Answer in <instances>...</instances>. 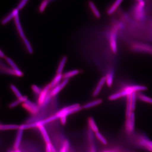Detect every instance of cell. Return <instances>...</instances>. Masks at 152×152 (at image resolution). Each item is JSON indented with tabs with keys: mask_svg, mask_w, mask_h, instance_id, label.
I'll return each mask as SVG.
<instances>
[{
	"mask_svg": "<svg viewBox=\"0 0 152 152\" xmlns=\"http://www.w3.org/2000/svg\"><path fill=\"white\" fill-rule=\"evenodd\" d=\"M15 152H21L20 150L19 149L15 150Z\"/></svg>",
	"mask_w": 152,
	"mask_h": 152,
	"instance_id": "7bdbcfd3",
	"label": "cell"
},
{
	"mask_svg": "<svg viewBox=\"0 0 152 152\" xmlns=\"http://www.w3.org/2000/svg\"><path fill=\"white\" fill-rule=\"evenodd\" d=\"M19 10L18 8L14 9L11 12V13L9 14L6 18L3 19L1 21V24L2 25L7 24L12 19L15 18V17L17 15H19Z\"/></svg>",
	"mask_w": 152,
	"mask_h": 152,
	"instance_id": "4fadbf2b",
	"label": "cell"
},
{
	"mask_svg": "<svg viewBox=\"0 0 152 152\" xmlns=\"http://www.w3.org/2000/svg\"><path fill=\"white\" fill-rule=\"evenodd\" d=\"M95 134H96V137L97 138L98 140L102 143L104 145H107V140L104 137V136L99 132H97Z\"/></svg>",
	"mask_w": 152,
	"mask_h": 152,
	"instance_id": "1f68e13d",
	"label": "cell"
},
{
	"mask_svg": "<svg viewBox=\"0 0 152 152\" xmlns=\"http://www.w3.org/2000/svg\"><path fill=\"white\" fill-rule=\"evenodd\" d=\"M5 59L7 62L11 66V67L16 72V76L22 77L23 76V72L19 69L18 66L16 65L15 63L10 58H9V57H6Z\"/></svg>",
	"mask_w": 152,
	"mask_h": 152,
	"instance_id": "7c38bea8",
	"label": "cell"
},
{
	"mask_svg": "<svg viewBox=\"0 0 152 152\" xmlns=\"http://www.w3.org/2000/svg\"><path fill=\"white\" fill-rule=\"evenodd\" d=\"M58 118L56 115L52 116L46 119L42 120L40 121L34 123L32 124H23L20 126V129H22L25 130L27 129H32V128L38 127L40 126H44V125L48 123L55 121V120Z\"/></svg>",
	"mask_w": 152,
	"mask_h": 152,
	"instance_id": "5b68a950",
	"label": "cell"
},
{
	"mask_svg": "<svg viewBox=\"0 0 152 152\" xmlns=\"http://www.w3.org/2000/svg\"><path fill=\"white\" fill-rule=\"evenodd\" d=\"M137 94L136 93H134L132 94V111L134 112L136 108V99L137 98Z\"/></svg>",
	"mask_w": 152,
	"mask_h": 152,
	"instance_id": "d6a6232c",
	"label": "cell"
},
{
	"mask_svg": "<svg viewBox=\"0 0 152 152\" xmlns=\"http://www.w3.org/2000/svg\"><path fill=\"white\" fill-rule=\"evenodd\" d=\"M49 3V0H43L42 1L41 3L40 6L39 7V12L41 13L44 12L45 10L48 6Z\"/></svg>",
	"mask_w": 152,
	"mask_h": 152,
	"instance_id": "f546056e",
	"label": "cell"
},
{
	"mask_svg": "<svg viewBox=\"0 0 152 152\" xmlns=\"http://www.w3.org/2000/svg\"><path fill=\"white\" fill-rule=\"evenodd\" d=\"M39 130L40 131L43 137L44 140H45V142H46V143L50 142V140L48 134L45 128L44 127V126H40L39 127Z\"/></svg>",
	"mask_w": 152,
	"mask_h": 152,
	"instance_id": "484cf974",
	"label": "cell"
},
{
	"mask_svg": "<svg viewBox=\"0 0 152 152\" xmlns=\"http://www.w3.org/2000/svg\"><path fill=\"white\" fill-rule=\"evenodd\" d=\"M103 102V100L102 99H98L92 101V102H90L88 103L85 104L83 106V109H88L90 108L93 107H96V106L99 105Z\"/></svg>",
	"mask_w": 152,
	"mask_h": 152,
	"instance_id": "ffe728a7",
	"label": "cell"
},
{
	"mask_svg": "<svg viewBox=\"0 0 152 152\" xmlns=\"http://www.w3.org/2000/svg\"><path fill=\"white\" fill-rule=\"evenodd\" d=\"M0 57H1V58H6L4 53L2 51V50H0Z\"/></svg>",
	"mask_w": 152,
	"mask_h": 152,
	"instance_id": "60d3db41",
	"label": "cell"
},
{
	"mask_svg": "<svg viewBox=\"0 0 152 152\" xmlns=\"http://www.w3.org/2000/svg\"><path fill=\"white\" fill-rule=\"evenodd\" d=\"M124 0H115L113 4L109 8L108 10L107 11V14L109 15H111L117 10L118 8L120 7L121 4L123 3Z\"/></svg>",
	"mask_w": 152,
	"mask_h": 152,
	"instance_id": "9a60e30c",
	"label": "cell"
},
{
	"mask_svg": "<svg viewBox=\"0 0 152 152\" xmlns=\"http://www.w3.org/2000/svg\"><path fill=\"white\" fill-rule=\"evenodd\" d=\"M90 9L91 10L93 13L96 18L100 19L101 17L100 12L99 11L97 8L96 5L92 1H90L88 3Z\"/></svg>",
	"mask_w": 152,
	"mask_h": 152,
	"instance_id": "d6986e66",
	"label": "cell"
},
{
	"mask_svg": "<svg viewBox=\"0 0 152 152\" xmlns=\"http://www.w3.org/2000/svg\"><path fill=\"white\" fill-rule=\"evenodd\" d=\"M53 145L51 142L47 143L46 152H51L52 146Z\"/></svg>",
	"mask_w": 152,
	"mask_h": 152,
	"instance_id": "74e56055",
	"label": "cell"
},
{
	"mask_svg": "<svg viewBox=\"0 0 152 152\" xmlns=\"http://www.w3.org/2000/svg\"><path fill=\"white\" fill-rule=\"evenodd\" d=\"M28 1L29 0H22L18 5L17 8L19 10H22V9L26 5Z\"/></svg>",
	"mask_w": 152,
	"mask_h": 152,
	"instance_id": "8d00e7d4",
	"label": "cell"
},
{
	"mask_svg": "<svg viewBox=\"0 0 152 152\" xmlns=\"http://www.w3.org/2000/svg\"><path fill=\"white\" fill-rule=\"evenodd\" d=\"M20 126L15 124H8L0 125V130L1 131L19 129Z\"/></svg>",
	"mask_w": 152,
	"mask_h": 152,
	"instance_id": "603a6c76",
	"label": "cell"
},
{
	"mask_svg": "<svg viewBox=\"0 0 152 152\" xmlns=\"http://www.w3.org/2000/svg\"><path fill=\"white\" fill-rule=\"evenodd\" d=\"M145 6L142 5L138 3L134 9V16L137 20H142L145 15Z\"/></svg>",
	"mask_w": 152,
	"mask_h": 152,
	"instance_id": "ba28073f",
	"label": "cell"
},
{
	"mask_svg": "<svg viewBox=\"0 0 152 152\" xmlns=\"http://www.w3.org/2000/svg\"><path fill=\"white\" fill-rule=\"evenodd\" d=\"M4 68L3 69L7 74H9V75H13L16 76V72L12 68Z\"/></svg>",
	"mask_w": 152,
	"mask_h": 152,
	"instance_id": "d590c367",
	"label": "cell"
},
{
	"mask_svg": "<svg viewBox=\"0 0 152 152\" xmlns=\"http://www.w3.org/2000/svg\"><path fill=\"white\" fill-rule=\"evenodd\" d=\"M123 26L121 24H118L112 28L109 37V43L111 47L112 52L114 54L118 53V46H117V38L118 30L121 29Z\"/></svg>",
	"mask_w": 152,
	"mask_h": 152,
	"instance_id": "6da1fadb",
	"label": "cell"
},
{
	"mask_svg": "<svg viewBox=\"0 0 152 152\" xmlns=\"http://www.w3.org/2000/svg\"><path fill=\"white\" fill-rule=\"evenodd\" d=\"M23 131L24 130L20 129H18L15 141V144H14V148L15 149V150L19 149V148H20L21 142L23 134Z\"/></svg>",
	"mask_w": 152,
	"mask_h": 152,
	"instance_id": "2e32d148",
	"label": "cell"
},
{
	"mask_svg": "<svg viewBox=\"0 0 152 152\" xmlns=\"http://www.w3.org/2000/svg\"><path fill=\"white\" fill-rule=\"evenodd\" d=\"M51 152H57V151H56V149H55V148L53 145H52V146Z\"/></svg>",
	"mask_w": 152,
	"mask_h": 152,
	"instance_id": "b9f144b4",
	"label": "cell"
},
{
	"mask_svg": "<svg viewBox=\"0 0 152 152\" xmlns=\"http://www.w3.org/2000/svg\"><path fill=\"white\" fill-rule=\"evenodd\" d=\"M79 73H80V71L77 69L69 71V72H66L63 75V78L64 79V80H66V79L69 80L72 77L77 75L78 74H79Z\"/></svg>",
	"mask_w": 152,
	"mask_h": 152,
	"instance_id": "d4e9b609",
	"label": "cell"
},
{
	"mask_svg": "<svg viewBox=\"0 0 152 152\" xmlns=\"http://www.w3.org/2000/svg\"><path fill=\"white\" fill-rule=\"evenodd\" d=\"M106 82V77L104 76L101 78L100 80L99 81L94 91L93 92L92 96L94 97H96L100 93L101 90L102 88L103 87L105 83Z\"/></svg>",
	"mask_w": 152,
	"mask_h": 152,
	"instance_id": "30bf717a",
	"label": "cell"
},
{
	"mask_svg": "<svg viewBox=\"0 0 152 152\" xmlns=\"http://www.w3.org/2000/svg\"><path fill=\"white\" fill-rule=\"evenodd\" d=\"M114 71L113 69H110L108 71L106 75V83L108 87H111L113 85L114 78Z\"/></svg>",
	"mask_w": 152,
	"mask_h": 152,
	"instance_id": "ac0fdd59",
	"label": "cell"
},
{
	"mask_svg": "<svg viewBox=\"0 0 152 152\" xmlns=\"http://www.w3.org/2000/svg\"><path fill=\"white\" fill-rule=\"evenodd\" d=\"M82 109H83V107L80 106V104H75L64 108L58 112L56 115L58 118H60L61 117H67L71 114L80 111Z\"/></svg>",
	"mask_w": 152,
	"mask_h": 152,
	"instance_id": "3957f363",
	"label": "cell"
},
{
	"mask_svg": "<svg viewBox=\"0 0 152 152\" xmlns=\"http://www.w3.org/2000/svg\"><path fill=\"white\" fill-rule=\"evenodd\" d=\"M110 152L108 151H105V152Z\"/></svg>",
	"mask_w": 152,
	"mask_h": 152,
	"instance_id": "ee69618b",
	"label": "cell"
},
{
	"mask_svg": "<svg viewBox=\"0 0 152 152\" xmlns=\"http://www.w3.org/2000/svg\"><path fill=\"white\" fill-rule=\"evenodd\" d=\"M130 49L133 52L146 53L152 55V46L148 44L134 42L131 44Z\"/></svg>",
	"mask_w": 152,
	"mask_h": 152,
	"instance_id": "7a4b0ae2",
	"label": "cell"
},
{
	"mask_svg": "<svg viewBox=\"0 0 152 152\" xmlns=\"http://www.w3.org/2000/svg\"><path fill=\"white\" fill-rule=\"evenodd\" d=\"M22 106L28 111L34 115L37 114L39 110V106L37 104L28 99L23 103Z\"/></svg>",
	"mask_w": 152,
	"mask_h": 152,
	"instance_id": "8992f818",
	"label": "cell"
},
{
	"mask_svg": "<svg viewBox=\"0 0 152 152\" xmlns=\"http://www.w3.org/2000/svg\"><path fill=\"white\" fill-rule=\"evenodd\" d=\"M23 40L24 42L25 45L26 47L28 52L31 54H32L33 53H34V50H33L32 47L29 41L27 39L26 37L23 39Z\"/></svg>",
	"mask_w": 152,
	"mask_h": 152,
	"instance_id": "f1b7e54d",
	"label": "cell"
},
{
	"mask_svg": "<svg viewBox=\"0 0 152 152\" xmlns=\"http://www.w3.org/2000/svg\"><path fill=\"white\" fill-rule=\"evenodd\" d=\"M62 78H63L62 74H57L56 75L54 78L52 82L50 83L51 88L53 89L57 86H58L59 84H60V82Z\"/></svg>",
	"mask_w": 152,
	"mask_h": 152,
	"instance_id": "44dd1931",
	"label": "cell"
},
{
	"mask_svg": "<svg viewBox=\"0 0 152 152\" xmlns=\"http://www.w3.org/2000/svg\"><path fill=\"white\" fill-rule=\"evenodd\" d=\"M67 147L68 144H65L61 150V152H66L67 150Z\"/></svg>",
	"mask_w": 152,
	"mask_h": 152,
	"instance_id": "ab89813d",
	"label": "cell"
},
{
	"mask_svg": "<svg viewBox=\"0 0 152 152\" xmlns=\"http://www.w3.org/2000/svg\"><path fill=\"white\" fill-rule=\"evenodd\" d=\"M88 123L90 127L92 130L93 132H94L95 133L99 132V129H98L97 126L95 122L94 119L92 117H90L89 118Z\"/></svg>",
	"mask_w": 152,
	"mask_h": 152,
	"instance_id": "4316f807",
	"label": "cell"
},
{
	"mask_svg": "<svg viewBox=\"0 0 152 152\" xmlns=\"http://www.w3.org/2000/svg\"><path fill=\"white\" fill-rule=\"evenodd\" d=\"M32 90L36 94L39 96L41 93L42 91V89L41 88L38 86L36 85H33L31 86Z\"/></svg>",
	"mask_w": 152,
	"mask_h": 152,
	"instance_id": "836d02e7",
	"label": "cell"
},
{
	"mask_svg": "<svg viewBox=\"0 0 152 152\" xmlns=\"http://www.w3.org/2000/svg\"><path fill=\"white\" fill-rule=\"evenodd\" d=\"M135 114L134 112L132 113L130 116L127 118L126 120V128L127 132L129 133H132L135 129Z\"/></svg>",
	"mask_w": 152,
	"mask_h": 152,
	"instance_id": "52a82bcc",
	"label": "cell"
},
{
	"mask_svg": "<svg viewBox=\"0 0 152 152\" xmlns=\"http://www.w3.org/2000/svg\"><path fill=\"white\" fill-rule=\"evenodd\" d=\"M50 89L51 87L50 83L47 85L43 89L40 95L39 96V99H38V103L39 105L41 106L44 103L45 99L47 97Z\"/></svg>",
	"mask_w": 152,
	"mask_h": 152,
	"instance_id": "9c48e42d",
	"label": "cell"
},
{
	"mask_svg": "<svg viewBox=\"0 0 152 152\" xmlns=\"http://www.w3.org/2000/svg\"><path fill=\"white\" fill-rule=\"evenodd\" d=\"M137 97L138 98V99L143 102L152 104V98H150L143 94H141V93L138 94L137 95Z\"/></svg>",
	"mask_w": 152,
	"mask_h": 152,
	"instance_id": "83f0119b",
	"label": "cell"
},
{
	"mask_svg": "<svg viewBox=\"0 0 152 152\" xmlns=\"http://www.w3.org/2000/svg\"><path fill=\"white\" fill-rule=\"evenodd\" d=\"M121 97V94L119 92H118L115 93V94L110 96L109 97V100L110 101L120 99Z\"/></svg>",
	"mask_w": 152,
	"mask_h": 152,
	"instance_id": "e575fe53",
	"label": "cell"
},
{
	"mask_svg": "<svg viewBox=\"0 0 152 152\" xmlns=\"http://www.w3.org/2000/svg\"><path fill=\"white\" fill-rule=\"evenodd\" d=\"M28 96H23L21 98L18 99L17 100L13 102L12 103L9 105V108H10L12 109L17 107V106L18 105L20 104L26 102L27 100H28Z\"/></svg>",
	"mask_w": 152,
	"mask_h": 152,
	"instance_id": "7402d4cb",
	"label": "cell"
},
{
	"mask_svg": "<svg viewBox=\"0 0 152 152\" xmlns=\"http://www.w3.org/2000/svg\"><path fill=\"white\" fill-rule=\"evenodd\" d=\"M67 61V57L64 56L63 57L57 70V74H62L66 63Z\"/></svg>",
	"mask_w": 152,
	"mask_h": 152,
	"instance_id": "cb8c5ba5",
	"label": "cell"
},
{
	"mask_svg": "<svg viewBox=\"0 0 152 152\" xmlns=\"http://www.w3.org/2000/svg\"><path fill=\"white\" fill-rule=\"evenodd\" d=\"M10 87L11 90L13 92L14 94H15V96H16L17 97L18 99L21 98L23 96L22 95L21 93H20V91L18 89V88L15 85L13 84L11 85Z\"/></svg>",
	"mask_w": 152,
	"mask_h": 152,
	"instance_id": "4dcf8cb0",
	"label": "cell"
},
{
	"mask_svg": "<svg viewBox=\"0 0 152 152\" xmlns=\"http://www.w3.org/2000/svg\"><path fill=\"white\" fill-rule=\"evenodd\" d=\"M148 89L147 87L140 85H131L127 86L122 89L119 92L121 94V97L127 96L129 95L132 94L133 93L140 92L141 91H146Z\"/></svg>",
	"mask_w": 152,
	"mask_h": 152,
	"instance_id": "277c9868",
	"label": "cell"
},
{
	"mask_svg": "<svg viewBox=\"0 0 152 152\" xmlns=\"http://www.w3.org/2000/svg\"><path fill=\"white\" fill-rule=\"evenodd\" d=\"M66 118L67 117L65 116L62 117L60 118L61 122V124H62L63 125L65 124L66 123Z\"/></svg>",
	"mask_w": 152,
	"mask_h": 152,
	"instance_id": "f35d334b",
	"label": "cell"
},
{
	"mask_svg": "<svg viewBox=\"0 0 152 152\" xmlns=\"http://www.w3.org/2000/svg\"><path fill=\"white\" fill-rule=\"evenodd\" d=\"M69 82V80H68V79L64 80L62 83L59 84L58 86H57L53 89L51 91V94L52 96H56V95L58 94L66 86Z\"/></svg>",
	"mask_w": 152,
	"mask_h": 152,
	"instance_id": "8fae6325",
	"label": "cell"
},
{
	"mask_svg": "<svg viewBox=\"0 0 152 152\" xmlns=\"http://www.w3.org/2000/svg\"><path fill=\"white\" fill-rule=\"evenodd\" d=\"M14 20H15L16 26L20 37L22 39H24L26 37L25 35L24 32L23 30V28H22V25L21 24L20 22L19 15H17L15 17Z\"/></svg>",
	"mask_w": 152,
	"mask_h": 152,
	"instance_id": "5bb4252c",
	"label": "cell"
},
{
	"mask_svg": "<svg viewBox=\"0 0 152 152\" xmlns=\"http://www.w3.org/2000/svg\"><path fill=\"white\" fill-rule=\"evenodd\" d=\"M132 94L129 95L127 96L126 109V118L130 116L132 113L133 112L132 105Z\"/></svg>",
	"mask_w": 152,
	"mask_h": 152,
	"instance_id": "e0dca14e",
	"label": "cell"
}]
</instances>
